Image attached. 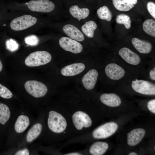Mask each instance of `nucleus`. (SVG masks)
Instances as JSON below:
<instances>
[{
    "instance_id": "f3484780",
    "label": "nucleus",
    "mask_w": 155,
    "mask_h": 155,
    "mask_svg": "<svg viewBox=\"0 0 155 155\" xmlns=\"http://www.w3.org/2000/svg\"><path fill=\"white\" fill-rule=\"evenodd\" d=\"M100 99L103 103L111 107H117L121 103V100L119 97L114 93L103 94L100 96Z\"/></svg>"
},
{
    "instance_id": "5701e85b",
    "label": "nucleus",
    "mask_w": 155,
    "mask_h": 155,
    "mask_svg": "<svg viewBox=\"0 0 155 155\" xmlns=\"http://www.w3.org/2000/svg\"><path fill=\"white\" fill-rule=\"evenodd\" d=\"M114 7L118 10L127 11L134 6V5L128 0H113Z\"/></svg>"
},
{
    "instance_id": "4c0bfd02",
    "label": "nucleus",
    "mask_w": 155,
    "mask_h": 155,
    "mask_svg": "<svg viewBox=\"0 0 155 155\" xmlns=\"http://www.w3.org/2000/svg\"><path fill=\"white\" fill-rule=\"evenodd\" d=\"M129 155H137V154L134 152H132L131 153H130L128 154Z\"/></svg>"
},
{
    "instance_id": "a878e982",
    "label": "nucleus",
    "mask_w": 155,
    "mask_h": 155,
    "mask_svg": "<svg viewBox=\"0 0 155 155\" xmlns=\"http://www.w3.org/2000/svg\"><path fill=\"white\" fill-rule=\"evenodd\" d=\"M97 13L99 18L102 20L110 21L112 18V13L106 6H104L98 9Z\"/></svg>"
},
{
    "instance_id": "39448f33",
    "label": "nucleus",
    "mask_w": 155,
    "mask_h": 155,
    "mask_svg": "<svg viewBox=\"0 0 155 155\" xmlns=\"http://www.w3.org/2000/svg\"><path fill=\"white\" fill-rule=\"evenodd\" d=\"M118 127L117 124L115 122L107 123L95 129L92 133V136L96 139L106 138L115 133Z\"/></svg>"
},
{
    "instance_id": "a211bd4d",
    "label": "nucleus",
    "mask_w": 155,
    "mask_h": 155,
    "mask_svg": "<svg viewBox=\"0 0 155 155\" xmlns=\"http://www.w3.org/2000/svg\"><path fill=\"white\" fill-rule=\"evenodd\" d=\"M69 12L73 17L77 18L79 21L81 19L86 18L90 13L88 8H80L76 5H72L69 8Z\"/></svg>"
},
{
    "instance_id": "f704fd0d",
    "label": "nucleus",
    "mask_w": 155,
    "mask_h": 155,
    "mask_svg": "<svg viewBox=\"0 0 155 155\" xmlns=\"http://www.w3.org/2000/svg\"><path fill=\"white\" fill-rule=\"evenodd\" d=\"M80 153L78 152H71L65 154L66 155H81Z\"/></svg>"
},
{
    "instance_id": "cd10ccee",
    "label": "nucleus",
    "mask_w": 155,
    "mask_h": 155,
    "mask_svg": "<svg viewBox=\"0 0 155 155\" xmlns=\"http://www.w3.org/2000/svg\"><path fill=\"white\" fill-rule=\"evenodd\" d=\"M0 96L5 99L10 98L13 96V94L9 90L0 84Z\"/></svg>"
},
{
    "instance_id": "c85d7f7f",
    "label": "nucleus",
    "mask_w": 155,
    "mask_h": 155,
    "mask_svg": "<svg viewBox=\"0 0 155 155\" xmlns=\"http://www.w3.org/2000/svg\"><path fill=\"white\" fill-rule=\"evenodd\" d=\"M5 44L7 49L11 52L15 51L18 48V44L13 39H10L7 40Z\"/></svg>"
},
{
    "instance_id": "6e6552de",
    "label": "nucleus",
    "mask_w": 155,
    "mask_h": 155,
    "mask_svg": "<svg viewBox=\"0 0 155 155\" xmlns=\"http://www.w3.org/2000/svg\"><path fill=\"white\" fill-rule=\"evenodd\" d=\"M131 86L134 90L140 94L148 95L155 94V85L147 81L133 80L132 82Z\"/></svg>"
},
{
    "instance_id": "2f4dec72",
    "label": "nucleus",
    "mask_w": 155,
    "mask_h": 155,
    "mask_svg": "<svg viewBox=\"0 0 155 155\" xmlns=\"http://www.w3.org/2000/svg\"><path fill=\"white\" fill-rule=\"evenodd\" d=\"M147 107L149 110L152 113H155V99H152L148 102Z\"/></svg>"
},
{
    "instance_id": "7ed1b4c3",
    "label": "nucleus",
    "mask_w": 155,
    "mask_h": 155,
    "mask_svg": "<svg viewBox=\"0 0 155 155\" xmlns=\"http://www.w3.org/2000/svg\"><path fill=\"white\" fill-rule=\"evenodd\" d=\"M37 21L36 17L29 15H25L13 19L10 23V26L14 30L20 31L32 26Z\"/></svg>"
},
{
    "instance_id": "9d476101",
    "label": "nucleus",
    "mask_w": 155,
    "mask_h": 155,
    "mask_svg": "<svg viewBox=\"0 0 155 155\" xmlns=\"http://www.w3.org/2000/svg\"><path fill=\"white\" fill-rule=\"evenodd\" d=\"M106 75L111 79L118 80L124 75L125 71L121 66L116 63H111L107 65L105 69Z\"/></svg>"
},
{
    "instance_id": "423d86ee",
    "label": "nucleus",
    "mask_w": 155,
    "mask_h": 155,
    "mask_svg": "<svg viewBox=\"0 0 155 155\" xmlns=\"http://www.w3.org/2000/svg\"><path fill=\"white\" fill-rule=\"evenodd\" d=\"M27 5L29 9L35 12H49L55 7L54 3L49 0H31Z\"/></svg>"
},
{
    "instance_id": "473e14b6",
    "label": "nucleus",
    "mask_w": 155,
    "mask_h": 155,
    "mask_svg": "<svg viewBox=\"0 0 155 155\" xmlns=\"http://www.w3.org/2000/svg\"><path fill=\"white\" fill-rule=\"evenodd\" d=\"M29 154V150L27 148L19 150L15 154V155H28Z\"/></svg>"
},
{
    "instance_id": "1a4fd4ad",
    "label": "nucleus",
    "mask_w": 155,
    "mask_h": 155,
    "mask_svg": "<svg viewBox=\"0 0 155 155\" xmlns=\"http://www.w3.org/2000/svg\"><path fill=\"white\" fill-rule=\"evenodd\" d=\"M59 43L64 50L74 54L80 53L83 49L82 46L80 43L68 37H61L59 40Z\"/></svg>"
},
{
    "instance_id": "7c9ffc66",
    "label": "nucleus",
    "mask_w": 155,
    "mask_h": 155,
    "mask_svg": "<svg viewBox=\"0 0 155 155\" xmlns=\"http://www.w3.org/2000/svg\"><path fill=\"white\" fill-rule=\"evenodd\" d=\"M148 10L151 15L155 19V4L152 1H149L147 3Z\"/></svg>"
},
{
    "instance_id": "4be33fe9",
    "label": "nucleus",
    "mask_w": 155,
    "mask_h": 155,
    "mask_svg": "<svg viewBox=\"0 0 155 155\" xmlns=\"http://www.w3.org/2000/svg\"><path fill=\"white\" fill-rule=\"evenodd\" d=\"M97 25L94 21L90 20L83 25L81 27L83 32L88 38H92L94 35V31L96 29Z\"/></svg>"
},
{
    "instance_id": "c756f323",
    "label": "nucleus",
    "mask_w": 155,
    "mask_h": 155,
    "mask_svg": "<svg viewBox=\"0 0 155 155\" xmlns=\"http://www.w3.org/2000/svg\"><path fill=\"white\" fill-rule=\"evenodd\" d=\"M25 41L28 44L31 46H36L39 42L38 38L36 36L32 35L28 36L25 38Z\"/></svg>"
},
{
    "instance_id": "ddd939ff",
    "label": "nucleus",
    "mask_w": 155,
    "mask_h": 155,
    "mask_svg": "<svg viewBox=\"0 0 155 155\" xmlns=\"http://www.w3.org/2000/svg\"><path fill=\"white\" fill-rule=\"evenodd\" d=\"M85 68V65L84 63H75L65 66L61 69V72L64 76H73L81 73Z\"/></svg>"
},
{
    "instance_id": "6ab92c4d",
    "label": "nucleus",
    "mask_w": 155,
    "mask_h": 155,
    "mask_svg": "<svg viewBox=\"0 0 155 155\" xmlns=\"http://www.w3.org/2000/svg\"><path fill=\"white\" fill-rule=\"evenodd\" d=\"M108 147V144L106 142H96L91 146L89 152L92 155H102L106 152Z\"/></svg>"
},
{
    "instance_id": "393cba45",
    "label": "nucleus",
    "mask_w": 155,
    "mask_h": 155,
    "mask_svg": "<svg viewBox=\"0 0 155 155\" xmlns=\"http://www.w3.org/2000/svg\"><path fill=\"white\" fill-rule=\"evenodd\" d=\"M144 31L147 34L155 36V21L151 19H148L143 23L142 25Z\"/></svg>"
},
{
    "instance_id": "e433bc0d",
    "label": "nucleus",
    "mask_w": 155,
    "mask_h": 155,
    "mask_svg": "<svg viewBox=\"0 0 155 155\" xmlns=\"http://www.w3.org/2000/svg\"><path fill=\"white\" fill-rule=\"evenodd\" d=\"M3 69V64L2 63L0 60V72H1Z\"/></svg>"
},
{
    "instance_id": "9b49d317",
    "label": "nucleus",
    "mask_w": 155,
    "mask_h": 155,
    "mask_svg": "<svg viewBox=\"0 0 155 155\" xmlns=\"http://www.w3.org/2000/svg\"><path fill=\"white\" fill-rule=\"evenodd\" d=\"M119 53L123 59L129 64L136 65L140 62V57L127 48L123 47L121 49Z\"/></svg>"
},
{
    "instance_id": "412c9836",
    "label": "nucleus",
    "mask_w": 155,
    "mask_h": 155,
    "mask_svg": "<svg viewBox=\"0 0 155 155\" xmlns=\"http://www.w3.org/2000/svg\"><path fill=\"white\" fill-rule=\"evenodd\" d=\"M42 129V125L40 123L34 125L28 131L26 139L27 142H31L36 138L40 134Z\"/></svg>"
},
{
    "instance_id": "0eeeda50",
    "label": "nucleus",
    "mask_w": 155,
    "mask_h": 155,
    "mask_svg": "<svg viewBox=\"0 0 155 155\" xmlns=\"http://www.w3.org/2000/svg\"><path fill=\"white\" fill-rule=\"evenodd\" d=\"M72 120L76 129L81 130L84 128H88L92 125V121L90 116L83 111H79L72 115Z\"/></svg>"
},
{
    "instance_id": "b1692460",
    "label": "nucleus",
    "mask_w": 155,
    "mask_h": 155,
    "mask_svg": "<svg viewBox=\"0 0 155 155\" xmlns=\"http://www.w3.org/2000/svg\"><path fill=\"white\" fill-rule=\"evenodd\" d=\"M10 116V111L8 106L3 103H0V123L4 125Z\"/></svg>"
},
{
    "instance_id": "aec40b11",
    "label": "nucleus",
    "mask_w": 155,
    "mask_h": 155,
    "mask_svg": "<svg viewBox=\"0 0 155 155\" xmlns=\"http://www.w3.org/2000/svg\"><path fill=\"white\" fill-rule=\"evenodd\" d=\"M30 124L29 118L26 116L21 115L18 118L14 125L15 129L18 133L24 131Z\"/></svg>"
},
{
    "instance_id": "f03ea898",
    "label": "nucleus",
    "mask_w": 155,
    "mask_h": 155,
    "mask_svg": "<svg viewBox=\"0 0 155 155\" xmlns=\"http://www.w3.org/2000/svg\"><path fill=\"white\" fill-rule=\"evenodd\" d=\"M51 59V55L48 52L38 51L30 54L26 58L24 62L27 66L37 67L49 63Z\"/></svg>"
},
{
    "instance_id": "c9c22d12",
    "label": "nucleus",
    "mask_w": 155,
    "mask_h": 155,
    "mask_svg": "<svg viewBox=\"0 0 155 155\" xmlns=\"http://www.w3.org/2000/svg\"><path fill=\"white\" fill-rule=\"evenodd\" d=\"M133 5L135 4L137 2V0H128Z\"/></svg>"
},
{
    "instance_id": "f8f14e48",
    "label": "nucleus",
    "mask_w": 155,
    "mask_h": 155,
    "mask_svg": "<svg viewBox=\"0 0 155 155\" xmlns=\"http://www.w3.org/2000/svg\"><path fill=\"white\" fill-rule=\"evenodd\" d=\"M98 76V72L96 69H92L89 71L82 79L84 87L88 90L93 89L96 83Z\"/></svg>"
},
{
    "instance_id": "2eb2a0df",
    "label": "nucleus",
    "mask_w": 155,
    "mask_h": 155,
    "mask_svg": "<svg viewBox=\"0 0 155 155\" xmlns=\"http://www.w3.org/2000/svg\"><path fill=\"white\" fill-rule=\"evenodd\" d=\"M145 134V130L142 128L133 130L127 134L128 144L130 146L136 145L141 141Z\"/></svg>"
},
{
    "instance_id": "bb28decb",
    "label": "nucleus",
    "mask_w": 155,
    "mask_h": 155,
    "mask_svg": "<svg viewBox=\"0 0 155 155\" xmlns=\"http://www.w3.org/2000/svg\"><path fill=\"white\" fill-rule=\"evenodd\" d=\"M116 22L119 24H123L127 29L131 26V22L130 17L127 15L120 14L118 15L116 18Z\"/></svg>"
},
{
    "instance_id": "4468645a",
    "label": "nucleus",
    "mask_w": 155,
    "mask_h": 155,
    "mask_svg": "<svg viewBox=\"0 0 155 155\" xmlns=\"http://www.w3.org/2000/svg\"><path fill=\"white\" fill-rule=\"evenodd\" d=\"M64 32L71 38L81 42L84 39V35L77 27L70 24H66L63 28Z\"/></svg>"
},
{
    "instance_id": "72a5a7b5",
    "label": "nucleus",
    "mask_w": 155,
    "mask_h": 155,
    "mask_svg": "<svg viewBox=\"0 0 155 155\" xmlns=\"http://www.w3.org/2000/svg\"><path fill=\"white\" fill-rule=\"evenodd\" d=\"M149 77L151 80H155V68L150 71L149 73Z\"/></svg>"
},
{
    "instance_id": "f257e3e1",
    "label": "nucleus",
    "mask_w": 155,
    "mask_h": 155,
    "mask_svg": "<svg viewBox=\"0 0 155 155\" xmlns=\"http://www.w3.org/2000/svg\"><path fill=\"white\" fill-rule=\"evenodd\" d=\"M48 127L53 132L61 133L66 129L67 123L66 119L61 114L55 111H50L47 121Z\"/></svg>"
},
{
    "instance_id": "20e7f679",
    "label": "nucleus",
    "mask_w": 155,
    "mask_h": 155,
    "mask_svg": "<svg viewBox=\"0 0 155 155\" xmlns=\"http://www.w3.org/2000/svg\"><path fill=\"white\" fill-rule=\"evenodd\" d=\"M24 87L28 93L36 98L44 96L48 90L47 88L44 84L34 80H28L26 82Z\"/></svg>"
},
{
    "instance_id": "dca6fc26",
    "label": "nucleus",
    "mask_w": 155,
    "mask_h": 155,
    "mask_svg": "<svg viewBox=\"0 0 155 155\" xmlns=\"http://www.w3.org/2000/svg\"><path fill=\"white\" fill-rule=\"evenodd\" d=\"M131 42L135 48L140 53L143 54L149 53L151 51L152 46L149 42L133 38Z\"/></svg>"
}]
</instances>
